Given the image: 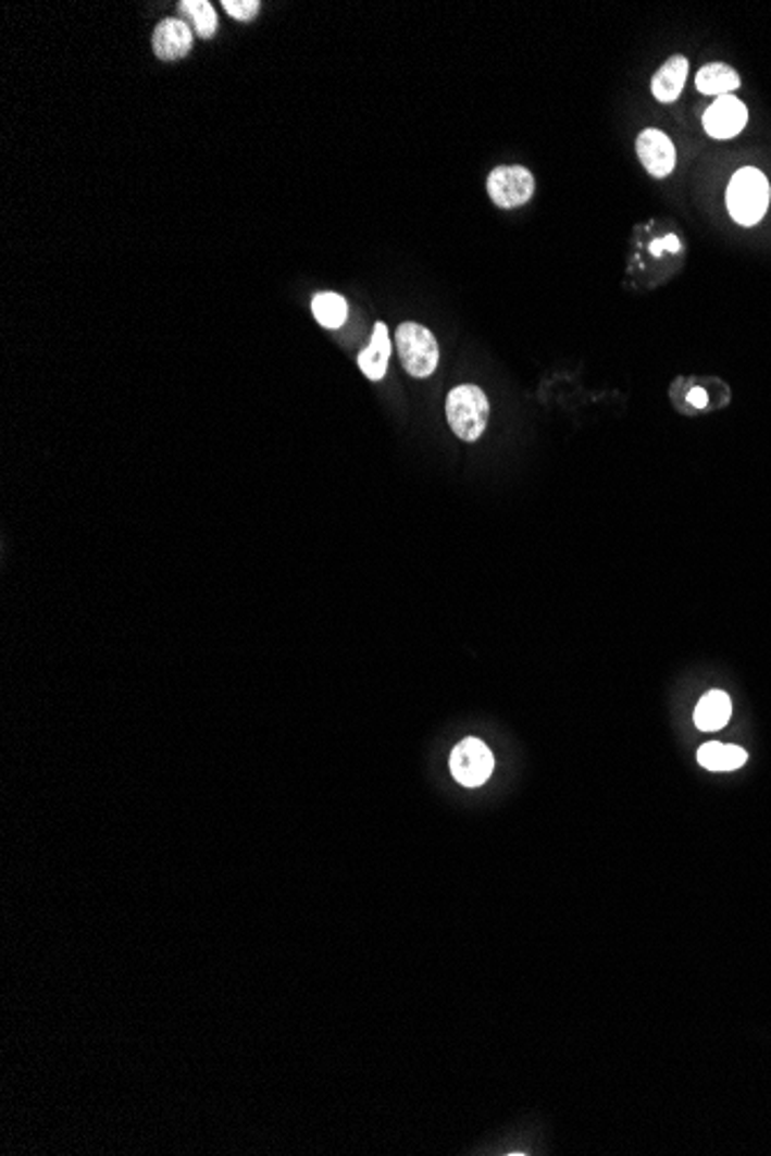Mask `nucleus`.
I'll return each mask as SVG.
<instances>
[{
	"mask_svg": "<svg viewBox=\"0 0 771 1156\" xmlns=\"http://www.w3.org/2000/svg\"><path fill=\"white\" fill-rule=\"evenodd\" d=\"M771 187L767 176L756 166H744L730 178L725 203L728 211L737 224L756 226L769 208Z\"/></svg>",
	"mask_w": 771,
	"mask_h": 1156,
	"instance_id": "nucleus-1",
	"label": "nucleus"
},
{
	"mask_svg": "<svg viewBox=\"0 0 771 1156\" xmlns=\"http://www.w3.org/2000/svg\"><path fill=\"white\" fill-rule=\"evenodd\" d=\"M446 419L450 430L458 434V439H481V434L487 427V419H490V405H487L485 393L472 384L453 388L446 400Z\"/></svg>",
	"mask_w": 771,
	"mask_h": 1156,
	"instance_id": "nucleus-2",
	"label": "nucleus"
},
{
	"mask_svg": "<svg viewBox=\"0 0 771 1156\" xmlns=\"http://www.w3.org/2000/svg\"><path fill=\"white\" fill-rule=\"evenodd\" d=\"M395 347H398L402 368L416 378H425L439 365V347L437 339L421 324H402L395 333Z\"/></svg>",
	"mask_w": 771,
	"mask_h": 1156,
	"instance_id": "nucleus-3",
	"label": "nucleus"
},
{
	"mask_svg": "<svg viewBox=\"0 0 771 1156\" xmlns=\"http://www.w3.org/2000/svg\"><path fill=\"white\" fill-rule=\"evenodd\" d=\"M495 771V757L481 738L469 736L450 753V773L464 787H478Z\"/></svg>",
	"mask_w": 771,
	"mask_h": 1156,
	"instance_id": "nucleus-4",
	"label": "nucleus"
},
{
	"mask_svg": "<svg viewBox=\"0 0 771 1156\" xmlns=\"http://www.w3.org/2000/svg\"><path fill=\"white\" fill-rule=\"evenodd\" d=\"M536 181L524 166H497L487 176V195L499 208H518L534 197Z\"/></svg>",
	"mask_w": 771,
	"mask_h": 1156,
	"instance_id": "nucleus-5",
	"label": "nucleus"
},
{
	"mask_svg": "<svg viewBox=\"0 0 771 1156\" xmlns=\"http://www.w3.org/2000/svg\"><path fill=\"white\" fill-rule=\"evenodd\" d=\"M746 123H748V109L742 100L735 98V95L719 98L702 116L705 132L713 139L737 137L739 132L746 127Z\"/></svg>",
	"mask_w": 771,
	"mask_h": 1156,
	"instance_id": "nucleus-6",
	"label": "nucleus"
},
{
	"mask_svg": "<svg viewBox=\"0 0 771 1156\" xmlns=\"http://www.w3.org/2000/svg\"><path fill=\"white\" fill-rule=\"evenodd\" d=\"M637 158H641L647 174L654 178H666L672 174L676 164V150L672 139L661 129H645L635 141Z\"/></svg>",
	"mask_w": 771,
	"mask_h": 1156,
	"instance_id": "nucleus-7",
	"label": "nucleus"
},
{
	"mask_svg": "<svg viewBox=\"0 0 771 1156\" xmlns=\"http://www.w3.org/2000/svg\"><path fill=\"white\" fill-rule=\"evenodd\" d=\"M195 33L181 18H164L153 33V51L160 61H181L190 53Z\"/></svg>",
	"mask_w": 771,
	"mask_h": 1156,
	"instance_id": "nucleus-8",
	"label": "nucleus"
},
{
	"mask_svg": "<svg viewBox=\"0 0 771 1156\" xmlns=\"http://www.w3.org/2000/svg\"><path fill=\"white\" fill-rule=\"evenodd\" d=\"M686 77H688V61L684 59V55H672V59H668L663 67L654 74V79H651L654 98L663 104L680 100Z\"/></svg>",
	"mask_w": 771,
	"mask_h": 1156,
	"instance_id": "nucleus-9",
	"label": "nucleus"
},
{
	"mask_svg": "<svg viewBox=\"0 0 771 1156\" xmlns=\"http://www.w3.org/2000/svg\"><path fill=\"white\" fill-rule=\"evenodd\" d=\"M388 358H390L388 328H386L384 321H377V324H374V331H372L370 347L363 349L361 356H359V368L363 370V374L370 378V382H380V378L386 376Z\"/></svg>",
	"mask_w": 771,
	"mask_h": 1156,
	"instance_id": "nucleus-10",
	"label": "nucleus"
},
{
	"mask_svg": "<svg viewBox=\"0 0 771 1156\" xmlns=\"http://www.w3.org/2000/svg\"><path fill=\"white\" fill-rule=\"evenodd\" d=\"M732 716V699L725 691H709L698 707H695L693 720L702 732H717L728 725Z\"/></svg>",
	"mask_w": 771,
	"mask_h": 1156,
	"instance_id": "nucleus-11",
	"label": "nucleus"
},
{
	"mask_svg": "<svg viewBox=\"0 0 771 1156\" xmlns=\"http://www.w3.org/2000/svg\"><path fill=\"white\" fill-rule=\"evenodd\" d=\"M742 86V79L735 67L725 63H709L705 65L698 77H695V88L705 95H713V98H725L732 90Z\"/></svg>",
	"mask_w": 771,
	"mask_h": 1156,
	"instance_id": "nucleus-12",
	"label": "nucleus"
},
{
	"mask_svg": "<svg viewBox=\"0 0 771 1156\" xmlns=\"http://www.w3.org/2000/svg\"><path fill=\"white\" fill-rule=\"evenodd\" d=\"M178 18L201 40H211L217 30V12L209 0H183L178 3Z\"/></svg>",
	"mask_w": 771,
	"mask_h": 1156,
	"instance_id": "nucleus-13",
	"label": "nucleus"
},
{
	"mask_svg": "<svg viewBox=\"0 0 771 1156\" xmlns=\"http://www.w3.org/2000/svg\"><path fill=\"white\" fill-rule=\"evenodd\" d=\"M748 755L744 748L732 744L709 742L698 750V762L709 771H735L744 767Z\"/></svg>",
	"mask_w": 771,
	"mask_h": 1156,
	"instance_id": "nucleus-14",
	"label": "nucleus"
},
{
	"mask_svg": "<svg viewBox=\"0 0 771 1156\" xmlns=\"http://www.w3.org/2000/svg\"><path fill=\"white\" fill-rule=\"evenodd\" d=\"M312 314L324 328L335 331V328H340L347 321L349 306H347V300L340 294H333V291L316 294L312 298Z\"/></svg>",
	"mask_w": 771,
	"mask_h": 1156,
	"instance_id": "nucleus-15",
	"label": "nucleus"
},
{
	"mask_svg": "<svg viewBox=\"0 0 771 1156\" xmlns=\"http://www.w3.org/2000/svg\"><path fill=\"white\" fill-rule=\"evenodd\" d=\"M222 8L227 10V14L234 16L236 22H252L259 14L261 3L259 0H222Z\"/></svg>",
	"mask_w": 771,
	"mask_h": 1156,
	"instance_id": "nucleus-16",
	"label": "nucleus"
},
{
	"mask_svg": "<svg viewBox=\"0 0 771 1156\" xmlns=\"http://www.w3.org/2000/svg\"><path fill=\"white\" fill-rule=\"evenodd\" d=\"M688 402L695 405V407H705V405H707V395H705V390H691V393H688Z\"/></svg>",
	"mask_w": 771,
	"mask_h": 1156,
	"instance_id": "nucleus-17",
	"label": "nucleus"
},
{
	"mask_svg": "<svg viewBox=\"0 0 771 1156\" xmlns=\"http://www.w3.org/2000/svg\"><path fill=\"white\" fill-rule=\"evenodd\" d=\"M663 245H666V250H670V252H680L682 250V245H680V240H676V236H668L663 240Z\"/></svg>",
	"mask_w": 771,
	"mask_h": 1156,
	"instance_id": "nucleus-18",
	"label": "nucleus"
},
{
	"mask_svg": "<svg viewBox=\"0 0 771 1156\" xmlns=\"http://www.w3.org/2000/svg\"><path fill=\"white\" fill-rule=\"evenodd\" d=\"M663 248H666V245H663V240H654V243L649 245V252H651L654 257H658V254H661V252H663Z\"/></svg>",
	"mask_w": 771,
	"mask_h": 1156,
	"instance_id": "nucleus-19",
	"label": "nucleus"
}]
</instances>
